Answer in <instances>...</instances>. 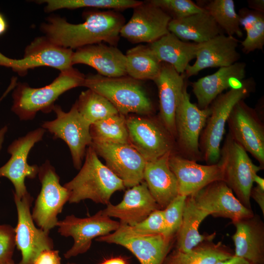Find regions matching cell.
Here are the masks:
<instances>
[{
  "mask_svg": "<svg viewBox=\"0 0 264 264\" xmlns=\"http://www.w3.org/2000/svg\"><path fill=\"white\" fill-rule=\"evenodd\" d=\"M168 162L177 181L178 195L188 197L213 182L223 181L222 170L219 163L201 165L174 152L171 153Z\"/></svg>",
  "mask_w": 264,
  "mask_h": 264,
  "instance_id": "cell-20",
  "label": "cell"
},
{
  "mask_svg": "<svg viewBox=\"0 0 264 264\" xmlns=\"http://www.w3.org/2000/svg\"><path fill=\"white\" fill-rule=\"evenodd\" d=\"M130 20L120 31V36L131 43L151 44L169 32L171 17L149 0L133 8Z\"/></svg>",
  "mask_w": 264,
  "mask_h": 264,
  "instance_id": "cell-18",
  "label": "cell"
},
{
  "mask_svg": "<svg viewBox=\"0 0 264 264\" xmlns=\"http://www.w3.org/2000/svg\"><path fill=\"white\" fill-rule=\"evenodd\" d=\"M186 197L178 195L162 209L166 226L165 237L175 239L182 223Z\"/></svg>",
  "mask_w": 264,
  "mask_h": 264,
  "instance_id": "cell-38",
  "label": "cell"
},
{
  "mask_svg": "<svg viewBox=\"0 0 264 264\" xmlns=\"http://www.w3.org/2000/svg\"><path fill=\"white\" fill-rule=\"evenodd\" d=\"M129 144L146 161L174 152L175 140L160 122L141 117L126 118Z\"/></svg>",
  "mask_w": 264,
  "mask_h": 264,
  "instance_id": "cell-14",
  "label": "cell"
},
{
  "mask_svg": "<svg viewBox=\"0 0 264 264\" xmlns=\"http://www.w3.org/2000/svg\"><path fill=\"white\" fill-rule=\"evenodd\" d=\"M190 196L209 215L228 219L231 222L254 214L252 209L242 205L222 180L213 182Z\"/></svg>",
  "mask_w": 264,
  "mask_h": 264,
  "instance_id": "cell-19",
  "label": "cell"
},
{
  "mask_svg": "<svg viewBox=\"0 0 264 264\" xmlns=\"http://www.w3.org/2000/svg\"><path fill=\"white\" fill-rule=\"evenodd\" d=\"M61 261L58 250L47 249L41 252L33 264H61Z\"/></svg>",
  "mask_w": 264,
  "mask_h": 264,
  "instance_id": "cell-42",
  "label": "cell"
},
{
  "mask_svg": "<svg viewBox=\"0 0 264 264\" xmlns=\"http://www.w3.org/2000/svg\"><path fill=\"white\" fill-rule=\"evenodd\" d=\"M234 256V250L221 242L204 241L184 252L174 249L162 264H216Z\"/></svg>",
  "mask_w": 264,
  "mask_h": 264,
  "instance_id": "cell-31",
  "label": "cell"
},
{
  "mask_svg": "<svg viewBox=\"0 0 264 264\" xmlns=\"http://www.w3.org/2000/svg\"><path fill=\"white\" fill-rule=\"evenodd\" d=\"M126 72L131 78L154 81L160 71L161 62L149 45L139 44L127 51Z\"/></svg>",
  "mask_w": 264,
  "mask_h": 264,
  "instance_id": "cell-32",
  "label": "cell"
},
{
  "mask_svg": "<svg viewBox=\"0 0 264 264\" xmlns=\"http://www.w3.org/2000/svg\"><path fill=\"white\" fill-rule=\"evenodd\" d=\"M92 141L129 144L125 116L118 113L90 125Z\"/></svg>",
  "mask_w": 264,
  "mask_h": 264,
  "instance_id": "cell-36",
  "label": "cell"
},
{
  "mask_svg": "<svg viewBox=\"0 0 264 264\" xmlns=\"http://www.w3.org/2000/svg\"><path fill=\"white\" fill-rule=\"evenodd\" d=\"M119 226V221L105 215L102 210L87 218L67 216L57 224L61 236L71 237L74 240L72 247L64 254L65 258L69 259L86 253L89 249L93 239L113 232Z\"/></svg>",
  "mask_w": 264,
  "mask_h": 264,
  "instance_id": "cell-11",
  "label": "cell"
},
{
  "mask_svg": "<svg viewBox=\"0 0 264 264\" xmlns=\"http://www.w3.org/2000/svg\"><path fill=\"white\" fill-rule=\"evenodd\" d=\"M38 176L41 189L35 200L32 217L39 228L49 232L57 226V216L68 201L69 193L61 185L60 177L49 160L39 167Z\"/></svg>",
  "mask_w": 264,
  "mask_h": 264,
  "instance_id": "cell-8",
  "label": "cell"
},
{
  "mask_svg": "<svg viewBox=\"0 0 264 264\" xmlns=\"http://www.w3.org/2000/svg\"><path fill=\"white\" fill-rule=\"evenodd\" d=\"M246 66L245 63L238 62L220 68L213 74L192 83L193 91L197 99L198 107L201 109L209 107L224 90L239 85L245 78Z\"/></svg>",
  "mask_w": 264,
  "mask_h": 264,
  "instance_id": "cell-26",
  "label": "cell"
},
{
  "mask_svg": "<svg viewBox=\"0 0 264 264\" xmlns=\"http://www.w3.org/2000/svg\"><path fill=\"white\" fill-rule=\"evenodd\" d=\"M85 159L79 173L64 185L69 193L68 202L78 203L88 199L107 205L114 192L125 189L124 183L101 162L91 146L87 149Z\"/></svg>",
  "mask_w": 264,
  "mask_h": 264,
  "instance_id": "cell-2",
  "label": "cell"
},
{
  "mask_svg": "<svg viewBox=\"0 0 264 264\" xmlns=\"http://www.w3.org/2000/svg\"><path fill=\"white\" fill-rule=\"evenodd\" d=\"M168 30L183 41L196 44L204 43L224 33L205 10L183 18L172 19Z\"/></svg>",
  "mask_w": 264,
  "mask_h": 264,
  "instance_id": "cell-28",
  "label": "cell"
},
{
  "mask_svg": "<svg viewBox=\"0 0 264 264\" xmlns=\"http://www.w3.org/2000/svg\"><path fill=\"white\" fill-rule=\"evenodd\" d=\"M14 199L18 214L15 228V244L22 255L18 264H33L41 252L53 249V241L49 236V232L35 225L30 211L33 198L30 194L21 198L14 195Z\"/></svg>",
  "mask_w": 264,
  "mask_h": 264,
  "instance_id": "cell-13",
  "label": "cell"
},
{
  "mask_svg": "<svg viewBox=\"0 0 264 264\" xmlns=\"http://www.w3.org/2000/svg\"><path fill=\"white\" fill-rule=\"evenodd\" d=\"M216 264H252L247 261L233 256L232 257L226 260L218 262Z\"/></svg>",
  "mask_w": 264,
  "mask_h": 264,
  "instance_id": "cell-45",
  "label": "cell"
},
{
  "mask_svg": "<svg viewBox=\"0 0 264 264\" xmlns=\"http://www.w3.org/2000/svg\"><path fill=\"white\" fill-rule=\"evenodd\" d=\"M210 216L199 208L191 196L187 197L185 201L182 223L175 236V249L188 252L199 243L207 241H213L216 232L200 234L199 227L203 220Z\"/></svg>",
  "mask_w": 264,
  "mask_h": 264,
  "instance_id": "cell-29",
  "label": "cell"
},
{
  "mask_svg": "<svg viewBox=\"0 0 264 264\" xmlns=\"http://www.w3.org/2000/svg\"><path fill=\"white\" fill-rule=\"evenodd\" d=\"M106 166L120 178L125 187H132L143 181L146 163L143 157L130 144L92 141L90 145Z\"/></svg>",
  "mask_w": 264,
  "mask_h": 264,
  "instance_id": "cell-17",
  "label": "cell"
},
{
  "mask_svg": "<svg viewBox=\"0 0 264 264\" xmlns=\"http://www.w3.org/2000/svg\"><path fill=\"white\" fill-rule=\"evenodd\" d=\"M85 76L73 67L61 71L51 83L41 88H32L26 83L16 84L12 94L11 110L21 120H30L39 111L49 113L62 94L82 86Z\"/></svg>",
  "mask_w": 264,
  "mask_h": 264,
  "instance_id": "cell-3",
  "label": "cell"
},
{
  "mask_svg": "<svg viewBox=\"0 0 264 264\" xmlns=\"http://www.w3.org/2000/svg\"><path fill=\"white\" fill-rule=\"evenodd\" d=\"M239 41L234 36L220 34L202 43L198 44L196 60L189 65L184 74L186 78L197 74L209 67H223L231 66L240 58L237 48Z\"/></svg>",
  "mask_w": 264,
  "mask_h": 264,
  "instance_id": "cell-22",
  "label": "cell"
},
{
  "mask_svg": "<svg viewBox=\"0 0 264 264\" xmlns=\"http://www.w3.org/2000/svg\"><path fill=\"white\" fill-rule=\"evenodd\" d=\"M37 2L46 3L45 11L50 12L62 9H75L83 7L108 9L117 11L133 8L142 1L135 0H43Z\"/></svg>",
  "mask_w": 264,
  "mask_h": 264,
  "instance_id": "cell-37",
  "label": "cell"
},
{
  "mask_svg": "<svg viewBox=\"0 0 264 264\" xmlns=\"http://www.w3.org/2000/svg\"><path fill=\"white\" fill-rule=\"evenodd\" d=\"M76 102L79 113L90 125L119 113L116 108L107 98L88 88L81 93Z\"/></svg>",
  "mask_w": 264,
  "mask_h": 264,
  "instance_id": "cell-34",
  "label": "cell"
},
{
  "mask_svg": "<svg viewBox=\"0 0 264 264\" xmlns=\"http://www.w3.org/2000/svg\"><path fill=\"white\" fill-rule=\"evenodd\" d=\"M172 152L154 160L147 161L144 170L143 181L162 210L178 195L177 181L168 162Z\"/></svg>",
  "mask_w": 264,
  "mask_h": 264,
  "instance_id": "cell-27",
  "label": "cell"
},
{
  "mask_svg": "<svg viewBox=\"0 0 264 264\" xmlns=\"http://www.w3.org/2000/svg\"><path fill=\"white\" fill-rule=\"evenodd\" d=\"M187 84L177 107L175 115L176 139L182 157L195 161L202 160L199 147L200 134L211 113L210 106L204 109L190 101Z\"/></svg>",
  "mask_w": 264,
  "mask_h": 264,
  "instance_id": "cell-9",
  "label": "cell"
},
{
  "mask_svg": "<svg viewBox=\"0 0 264 264\" xmlns=\"http://www.w3.org/2000/svg\"><path fill=\"white\" fill-rule=\"evenodd\" d=\"M158 60L184 74L190 61L196 58L198 44L183 41L169 32L148 45Z\"/></svg>",
  "mask_w": 264,
  "mask_h": 264,
  "instance_id": "cell-30",
  "label": "cell"
},
{
  "mask_svg": "<svg viewBox=\"0 0 264 264\" xmlns=\"http://www.w3.org/2000/svg\"><path fill=\"white\" fill-rule=\"evenodd\" d=\"M186 77L170 65L161 63L159 74L153 81L158 91L159 119L174 139L176 137V112L185 85Z\"/></svg>",
  "mask_w": 264,
  "mask_h": 264,
  "instance_id": "cell-21",
  "label": "cell"
},
{
  "mask_svg": "<svg viewBox=\"0 0 264 264\" xmlns=\"http://www.w3.org/2000/svg\"><path fill=\"white\" fill-rule=\"evenodd\" d=\"M174 239L162 234L140 235L120 225L112 233L97 238L96 241L122 246L131 251L140 264H162L171 251Z\"/></svg>",
  "mask_w": 264,
  "mask_h": 264,
  "instance_id": "cell-12",
  "label": "cell"
},
{
  "mask_svg": "<svg viewBox=\"0 0 264 264\" xmlns=\"http://www.w3.org/2000/svg\"><path fill=\"white\" fill-rule=\"evenodd\" d=\"M247 3L250 9L264 13V0H249Z\"/></svg>",
  "mask_w": 264,
  "mask_h": 264,
  "instance_id": "cell-44",
  "label": "cell"
},
{
  "mask_svg": "<svg viewBox=\"0 0 264 264\" xmlns=\"http://www.w3.org/2000/svg\"><path fill=\"white\" fill-rule=\"evenodd\" d=\"M45 131L43 128L30 131L15 140L8 148L11 157L0 167V177H5L11 181L15 188L14 195L18 198L29 193L25 185V178L34 179L38 174L39 167L29 165L27 157L35 144L42 140Z\"/></svg>",
  "mask_w": 264,
  "mask_h": 264,
  "instance_id": "cell-15",
  "label": "cell"
},
{
  "mask_svg": "<svg viewBox=\"0 0 264 264\" xmlns=\"http://www.w3.org/2000/svg\"><path fill=\"white\" fill-rule=\"evenodd\" d=\"M232 137L264 167V127L257 111L242 100L233 107L227 122Z\"/></svg>",
  "mask_w": 264,
  "mask_h": 264,
  "instance_id": "cell-16",
  "label": "cell"
},
{
  "mask_svg": "<svg viewBox=\"0 0 264 264\" xmlns=\"http://www.w3.org/2000/svg\"><path fill=\"white\" fill-rule=\"evenodd\" d=\"M157 209L160 208L151 195L146 182L143 181L126 191L118 204L112 205L110 203L102 211L110 218L119 219L120 225L132 226Z\"/></svg>",
  "mask_w": 264,
  "mask_h": 264,
  "instance_id": "cell-23",
  "label": "cell"
},
{
  "mask_svg": "<svg viewBox=\"0 0 264 264\" xmlns=\"http://www.w3.org/2000/svg\"><path fill=\"white\" fill-rule=\"evenodd\" d=\"M218 163L223 181L243 205L252 209L250 193L254 177L263 168L253 163L246 151L229 132L220 149Z\"/></svg>",
  "mask_w": 264,
  "mask_h": 264,
  "instance_id": "cell-6",
  "label": "cell"
},
{
  "mask_svg": "<svg viewBox=\"0 0 264 264\" xmlns=\"http://www.w3.org/2000/svg\"><path fill=\"white\" fill-rule=\"evenodd\" d=\"M7 127L6 126L0 129V151L2 147V145L4 140V136L7 131Z\"/></svg>",
  "mask_w": 264,
  "mask_h": 264,
  "instance_id": "cell-49",
  "label": "cell"
},
{
  "mask_svg": "<svg viewBox=\"0 0 264 264\" xmlns=\"http://www.w3.org/2000/svg\"><path fill=\"white\" fill-rule=\"evenodd\" d=\"M206 10L214 19L220 28L230 36L241 38L243 33L239 17L236 11L233 0H212L203 1L198 4Z\"/></svg>",
  "mask_w": 264,
  "mask_h": 264,
  "instance_id": "cell-33",
  "label": "cell"
},
{
  "mask_svg": "<svg viewBox=\"0 0 264 264\" xmlns=\"http://www.w3.org/2000/svg\"><path fill=\"white\" fill-rule=\"evenodd\" d=\"M15 246V228L8 224L0 225V264L13 261Z\"/></svg>",
  "mask_w": 264,
  "mask_h": 264,
  "instance_id": "cell-41",
  "label": "cell"
},
{
  "mask_svg": "<svg viewBox=\"0 0 264 264\" xmlns=\"http://www.w3.org/2000/svg\"><path fill=\"white\" fill-rule=\"evenodd\" d=\"M72 65L84 64L107 77L127 75L126 57L116 46L103 43L82 47L73 51Z\"/></svg>",
  "mask_w": 264,
  "mask_h": 264,
  "instance_id": "cell-24",
  "label": "cell"
},
{
  "mask_svg": "<svg viewBox=\"0 0 264 264\" xmlns=\"http://www.w3.org/2000/svg\"><path fill=\"white\" fill-rule=\"evenodd\" d=\"M127 226L131 231L137 234H162L165 236L166 226L163 210H156L141 222L132 226Z\"/></svg>",
  "mask_w": 264,
  "mask_h": 264,
  "instance_id": "cell-40",
  "label": "cell"
},
{
  "mask_svg": "<svg viewBox=\"0 0 264 264\" xmlns=\"http://www.w3.org/2000/svg\"><path fill=\"white\" fill-rule=\"evenodd\" d=\"M252 78L244 79L239 85L216 97L210 105L211 113L200 135L199 150L202 160L207 165L218 163L220 144L225 132V124L234 106L249 95L255 88Z\"/></svg>",
  "mask_w": 264,
  "mask_h": 264,
  "instance_id": "cell-4",
  "label": "cell"
},
{
  "mask_svg": "<svg viewBox=\"0 0 264 264\" xmlns=\"http://www.w3.org/2000/svg\"><path fill=\"white\" fill-rule=\"evenodd\" d=\"M152 3L161 8L172 19H179L201 12L204 9L191 0H151Z\"/></svg>",
  "mask_w": 264,
  "mask_h": 264,
  "instance_id": "cell-39",
  "label": "cell"
},
{
  "mask_svg": "<svg viewBox=\"0 0 264 264\" xmlns=\"http://www.w3.org/2000/svg\"><path fill=\"white\" fill-rule=\"evenodd\" d=\"M66 264H76V263H67Z\"/></svg>",
  "mask_w": 264,
  "mask_h": 264,
  "instance_id": "cell-51",
  "label": "cell"
},
{
  "mask_svg": "<svg viewBox=\"0 0 264 264\" xmlns=\"http://www.w3.org/2000/svg\"><path fill=\"white\" fill-rule=\"evenodd\" d=\"M73 53L72 50L53 43L45 36L38 37L26 47L22 58H10L0 52V66L10 67L21 76L39 66L62 71L72 67Z\"/></svg>",
  "mask_w": 264,
  "mask_h": 264,
  "instance_id": "cell-10",
  "label": "cell"
},
{
  "mask_svg": "<svg viewBox=\"0 0 264 264\" xmlns=\"http://www.w3.org/2000/svg\"><path fill=\"white\" fill-rule=\"evenodd\" d=\"M53 110L56 114V118L44 121L42 128L53 134L54 138H60L67 144L74 167L80 170L87 149L92 143L90 125L79 113L76 102L67 112L56 105Z\"/></svg>",
  "mask_w": 264,
  "mask_h": 264,
  "instance_id": "cell-7",
  "label": "cell"
},
{
  "mask_svg": "<svg viewBox=\"0 0 264 264\" xmlns=\"http://www.w3.org/2000/svg\"><path fill=\"white\" fill-rule=\"evenodd\" d=\"M99 264H128V260L124 257L118 256L105 259Z\"/></svg>",
  "mask_w": 264,
  "mask_h": 264,
  "instance_id": "cell-46",
  "label": "cell"
},
{
  "mask_svg": "<svg viewBox=\"0 0 264 264\" xmlns=\"http://www.w3.org/2000/svg\"><path fill=\"white\" fill-rule=\"evenodd\" d=\"M84 22L77 24L66 19L52 16L41 25V29L53 43L76 50L82 47L105 43L116 46L125 18L116 11H90L84 13Z\"/></svg>",
  "mask_w": 264,
  "mask_h": 264,
  "instance_id": "cell-1",
  "label": "cell"
},
{
  "mask_svg": "<svg viewBox=\"0 0 264 264\" xmlns=\"http://www.w3.org/2000/svg\"><path fill=\"white\" fill-rule=\"evenodd\" d=\"M250 198L258 204L263 215H264V189L257 185L253 187L250 193Z\"/></svg>",
  "mask_w": 264,
  "mask_h": 264,
  "instance_id": "cell-43",
  "label": "cell"
},
{
  "mask_svg": "<svg viewBox=\"0 0 264 264\" xmlns=\"http://www.w3.org/2000/svg\"><path fill=\"white\" fill-rule=\"evenodd\" d=\"M82 86L105 97L124 116L131 113L149 115L153 112L152 102L141 81L128 75L107 77L90 74L85 76Z\"/></svg>",
  "mask_w": 264,
  "mask_h": 264,
  "instance_id": "cell-5",
  "label": "cell"
},
{
  "mask_svg": "<svg viewBox=\"0 0 264 264\" xmlns=\"http://www.w3.org/2000/svg\"><path fill=\"white\" fill-rule=\"evenodd\" d=\"M7 24L6 21L3 16V15L0 13V35L3 34L6 30Z\"/></svg>",
  "mask_w": 264,
  "mask_h": 264,
  "instance_id": "cell-47",
  "label": "cell"
},
{
  "mask_svg": "<svg viewBox=\"0 0 264 264\" xmlns=\"http://www.w3.org/2000/svg\"><path fill=\"white\" fill-rule=\"evenodd\" d=\"M253 181L256 183V185L264 189V179L263 178L257 174L254 176Z\"/></svg>",
  "mask_w": 264,
  "mask_h": 264,
  "instance_id": "cell-48",
  "label": "cell"
},
{
  "mask_svg": "<svg viewBox=\"0 0 264 264\" xmlns=\"http://www.w3.org/2000/svg\"><path fill=\"white\" fill-rule=\"evenodd\" d=\"M7 264H16L14 263V261L13 260L11 261L10 262L8 263Z\"/></svg>",
  "mask_w": 264,
  "mask_h": 264,
  "instance_id": "cell-50",
  "label": "cell"
},
{
  "mask_svg": "<svg viewBox=\"0 0 264 264\" xmlns=\"http://www.w3.org/2000/svg\"><path fill=\"white\" fill-rule=\"evenodd\" d=\"M240 25L246 32L241 42L242 50L247 54L255 50H263L264 46V13L242 8L238 13Z\"/></svg>",
  "mask_w": 264,
  "mask_h": 264,
  "instance_id": "cell-35",
  "label": "cell"
},
{
  "mask_svg": "<svg viewBox=\"0 0 264 264\" xmlns=\"http://www.w3.org/2000/svg\"><path fill=\"white\" fill-rule=\"evenodd\" d=\"M234 255L252 264H264V223L257 214L232 222Z\"/></svg>",
  "mask_w": 264,
  "mask_h": 264,
  "instance_id": "cell-25",
  "label": "cell"
}]
</instances>
